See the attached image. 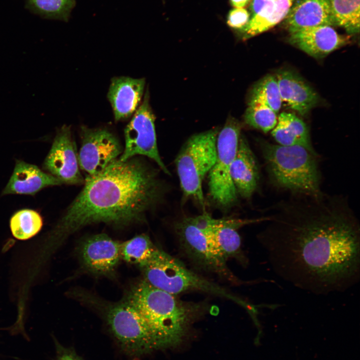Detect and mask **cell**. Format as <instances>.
<instances>
[{"instance_id": "obj_1", "label": "cell", "mask_w": 360, "mask_h": 360, "mask_svg": "<svg viewBox=\"0 0 360 360\" xmlns=\"http://www.w3.org/2000/svg\"><path fill=\"white\" fill-rule=\"evenodd\" d=\"M312 198L268 216L260 240L284 280L315 294L342 292L360 280L359 224L344 200Z\"/></svg>"}, {"instance_id": "obj_2", "label": "cell", "mask_w": 360, "mask_h": 360, "mask_svg": "<svg viewBox=\"0 0 360 360\" xmlns=\"http://www.w3.org/2000/svg\"><path fill=\"white\" fill-rule=\"evenodd\" d=\"M164 188L158 171L144 160H115L98 174L87 176L57 233L65 236L98 222L123 227L144 222L146 212L161 200Z\"/></svg>"}, {"instance_id": "obj_3", "label": "cell", "mask_w": 360, "mask_h": 360, "mask_svg": "<svg viewBox=\"0 0 360 360\" xmlns=\"http://www.w3.org/2000/svg\"><path fill=\"white\" fill-rule=\"evenodd\" d=\"M124 299L144 318L158 349L180 344L203 308L200 304L184 302L144 279L132 286Z\"/></svg>"}, {"instance_id": "obj_4", "label": "cell", "mask_w": 360, "mask_h": 360, "mask_svg": "<svg viewBox=\"0 0 360 360\" xmlns=\"http://www.w3.org/2000/svg\"><path fill=\"white\" fill-rule=\"evenodd\" d=\"M75 296L100 312L121 349L128 356L140 357L158 349L146 322L125 299L110 302L80 290L75 292Z\"/></svg>"}, {"instance_id": "obj_5", "label": "cell", "mask_w": 360, "mask_h": 360, "mask_svg": "<svg viewBox=\"0 0 360 360\" xmlns=\"http://www.w3.org/2000/svg\"><path fill=\"white\" fill-rule=\"evenodd\" d=\"M271 180L276 186L310 196L321 194L315 155L300 146L260 143Z\"/></svg>"}, {"instance_id": "obj_6", "label": "cell", "mask_w": 360, "mask_h": 360, "mask_svg": "<svg viewBox=\"0 0 360 360\" xmlns=\"http://www.w3.org/2000/svg\"><path fill=\"white\" fill-rule=\"evenodd\" d=\"M144 280L152 286L172 294L200 291L228 299L246 309L252 318L257 316L256 306L220 286L187 268L180 261L156 248L147 264L140 268Z\"/></svg>"}, {"instance_id": "obj_7", "label": "cell", "mask_w": 360, "mask_h": 360, "mask_svg": "<svg viewBox=\"0 0 360 360\" xmlns=\"http://www.w3.org/2000/svg\"><path fill=\"white\" fill-rule=\"evenodd\" d=\"M218 128L196 134L186 142L176 159L183 196L204 204L202 182L216 158Z\"/></svg>"}, {"instance_id": "obj_8", "label": "cell", "mask_w": 360, "mask_h": 360, "mask_svg": "<svg viewBox=\"0 0 360 360\" xmlns=\"http://www.w3.org/2000/svg\"><path fill=\"white\" fill-rule=\"evenodd\" d=\"M241 125L230 116L218 132L216 140V158L210 171V194L218 206L226 208L237 201V192L231 178L232 164L236 152Z\"/></svg>"}, {"instance_id": "obj_9", "label": "cell", "mask_w": 360, "mask_h": 360, "mask_svg": "<svg viewBox=\"0 0 360 360\" xmlns=\"http://www.w3.org/2000/svg\"><path fill=\"white\" fill-rule=\"evenodd\" d=\"M174 228L182 248L194 264L203 270L236 280L226 262L212 248L208 227L202 218H184L176 222Z\"/></svg>"}, {"instance_id": "obj_10", "label": "cell", "mask_w": 360, "mask_h": 360, "mask_svg": "<svg viewBox=\"0 0 360 360\" xmlns=\"http://www.w3.org/2000/svg\"><path fill=\"white\" fill-rule=\"evenodd\" d=\"M154 120L147 90L142 102L124 130L126 146L120 160L124 162L138 155L146 156L165 173L170 174L158 152Z\"/></svg>"}, {"instance_id": "obj_11", "label": "cell", "mask_w": 360, "mask_h": 360, "mask_svg": "<svg viewBox=\"0 0 360 360\" xmlns=\"http://www.w3.org/2000/svg\"><path fill=\"white\" fill-rule=\"evenodd\" d=\"M81 138L78 164L88 176L102 172L122 152L118 140L106 130L83 127Z\"/></svg>"}, {"instance_id": "obj_12", "label": "cell", "mask_w": 360, "mask_h": 360, "mask_svg": "<svg viewBox=\"0 0 360 360\" xmlns=\"http://www.w3.org/2000/svg\"><path fill=\"white\" fill-rule=\"evenodd\" d=\"M78 166L76 145L70 128L64 125L56 134L43 168L62 183L72 184L84 182Z\"/></svg>"}, {"instance_id": "obj_13", "label": "cell", "mask_w": 360, "mask_h": 360, "mask_svg": "<svg viewBox=\"0 0 360 360\" xmlns=\"http://www.w3.org/2000/svg\"><path fill=\"white\" fill-rule=\"evenodd\" d=\"M121 242L104 234L92 236L83 240L78 248L82 264L88 272L112 276L121 258Z\"/></svg>"}, {"instance_id": "obj_14", "label": "cell", "mask_w": 360, "mask_h": 360, "mask_svg": "<svg viewBox=\"0 0 360 360\" xmlns=\"http://www.w3.org/2000/svg\"><path fill=\"white\" fill-rule=\"evenodd\" d=\"M212 248L218 256L226 262L235 258L243 264L246 262L241 249V238L237 229L245 224L260 222L265 218L254 220H216L204 214Z\"/></svg>"}, {"instance_id": "obj_15", "label": "cell", "mask_w": 360, "mask_h": 360, "mask_svg": "<svg viewBox=\"0 0 360 360\" xmlns=\"http://www.w3.org/2000/svg\"><path fill=\"white\" fill-rule=\"evenodd\" d=\"M348 37L338 34L332 26H318L290 32L289 42L318 59L326 57L347 44Z\"/></svg>"}, {"instance_id": "obj_16", "label": "cell", "mask_w": 360, "mask_h": 360, "mask_svg": "<svg viewBox=\"0 0 360 360\" xmlns=\"http://www.w3.org/2000/svg\"><path fill=\"white\" fill-rule=\"evenodd\" d=\"M282 104L302 116H306L318 103L316 92L300 76L289 70L277 72Z\"/></svg>"}, {"instance_id": "obj_17", "label": "cell", "mask_w": 360, "mask_h": 360, "mask_svg": "<svg viewBox=\"0 0 360 360\" xmlns=\"http://www.w3.org/2000/svg\"><path fill=\"white\" fill-rule=\"evenodd\" d=\"M145 85L144 78L120 76L112 78L108 98L116 121L126 119L137 110Z\"/></svg>"}, {"instance_id": "obj_18", "label": "cell", "mask_w": 360, "mask_h": 360, "mask_svg": "<svg viewBox=\"0 0 360 360\" xmlns=\"http://www.w3.org/2000/svg\"><path fill=\"white\" fill-rule=\"evenodd\" d=\"M62 184L57 178L42 171L36 166L16 160L12 175L2 194L34 195L44 188Z\"/></svg>"}, {"instance_id": "obj_19", "label": "cell", "mask_w": 360, "mask_h": 360, "mask_svg": "<svg viewBox=\"0 0 360 360\" xmlns=\"http://www.w3.org/2000/svg\"><path fill=\"white\" fill-rule=\"evenodd\" d=\"M330 0H297L286 18L290 32L318 26H334Z\"/></svg>"}, {"instance_id": "obj_20", "label": "cell", "mask_w": 360, "mask_h": 360, "mask_svg": "<svg viewBox=\"0 0 360 360\" xmlns=\"http://www.w3.org/2000/svg\"><path fill=\"white\" fill-rule=\"evenodd\" d=\"M231 178L237 193L246 198L252 196L258 185V171L254 155L244 136L239 139Z\"/></svg>"}, {"instance_id": "obj_21", "label": "cell", "mask_w": 360, "mask_h": 360, "mask_svg": "<svg viewBox=\"0 0 360 360\" xmlns=\"http://www.w3.org/2000/svg\"><path fill=\"white\" fill-rule=\"evenodd\" d=\"M272 134L278 144L300 146L316 156L306 124L293 114H280L277 124L272 130Z\"/></svg>"}, {"instance_id": "obj_22", "label": "cell", "mask_w": 360, "mask_h": 360, "mask_svg": "<svg viewBox=\"0 0 360 360\" xmlns=\"http://www.w3.org/2000/svg\"><path fill=\"white\" fill-rule=\"evenodd\" d=\"M294 0H274L252 16L241 31L244 38H248L264 32L286 18Z\"/></svg>"}, {"instance_id": "obj_23", "label": "cell", "mask_w": 360, "mask_h": 360, "mask_svg": "<svg viewBox=\"0 0 360 360\" xmlns=\"http://www.w3.org/2000/svg\"><path fill=\"white\" fill-rule=\"evenodd\" d=\"M360 0H330V6L334 26H339L350 34L360 31Z\"/></svg>"}, {"instance_id": "obj_24", "label": "cell", "mask_w": 360, "mask_h": 360, "mask_svg": "<svg viewBox=\"0 0 360 360\" xmlns=\"http://www.w3.org/2000/svg\"><path fill=\"white\" fill-rule=\"evenodd\" d=\"M156 248L148 236L138 235L121 243V258L127 262L142 268L150 259Z\"/></svg>"}, {"instance_id": "obj_25", "label": "cell", "mask_w": 360, "mask_h": 360, "mask_svg": "<svg viewBox=\"0 0 360 360\" xmlns=\"http://www.w3.org/2000/svg\"><path fill=\"white\" fill-rule=\"evenodd\" d=\"M254 102L264 104L278 112L282 104L276 76H266L254 86L248 102Z\"/></svg>"}, {"instance_id": "obj_26", "label": "cell", "mask_w": 360, "mask_h": 360, "mask_svg": "<svg viewBox=\"0 0 360 360\" xmlns=\"http://www.w3.org/2000/svg\"><path fill=\"white\" fill-rule=\"evenodd\" d=\"M42 226V219L37 212L23 209L16 212L10 220L12 235L18 240L28 239L37 234Z\"/></svg>"}, {"instance_id": "obj_27", "label": "cell", "mask_w": 360, "mask_h": 360, "mask_svg": "<svg viewBox=\"0 0 360 360\" xmlns=\"http://www.w3.org/2000/svg\"><path fill=\"white\" fill-rule=\"evenodd\" d=\"M244 120L248 126L266 133L272 130L278 122L277 113L261 103H248Z\"/></svg>"}, {"instance_id": "obj_28", "label": "cell", "mask_w": 360, "mask_h": 360, "mask_svg": "<svg viewBox=\"0 0 360 360\" xmlns=\"http://www.w3.org/2000/svg\"><path fill=\"white\" fill-rule=\"evenodd\" d=\"M74 0H32V5L44 14L54 16L64 15L69 12Z\"/></svg>"}, {"instance_id": "obj_29", "label": "cell", "mask_w": 360, "mask_h": 360, "mask_svg": "<svg viewBox=\"0 0 360 360\" xmlns=\"http://www.w3.org/2000/svg\"><path fill=\"white\" fill-rule=\"evenodd\" d=\"M249 20L250 14L246 9L234 8L229 12L226 22L230 27L242 30Z\"/></svg>"}, {"instance_id": "obj_30", "label": "cell", "mask_w": 360, "mask_h": 360, "mask_svg": "<svg viewBox=\"0 0 360 360\" xmlns=\"http://www.w3.org/2000/svg\"><path fill=\"white\" fill-rule=\"evenodd\" d=\"M56 350V360H84L71 348L63 346L55 340Z\"/></svg>"}, {"instance_id": "obj_31", "label": "cell", "mask_w": 360, "mask_h": 360, "mask_svg": "<svg viewBox=\"0 0 360 360\" xmlns=\"http://www.w3.org/2000/svg\"><path fill=\"white\" fill-rule=\"evenodd\" d=\"M271 2L268 0H252L251 5L252 16L259 12Z\"/></svg>"}, {"instance_id": "obj_32", "label": "cell", "mask_w": 360, "mask_h": 360, "mask_svg": "<svg viewBox=\"0 0 360 360\" xmlns=\"http://www.w3.org/2000/svg\"><path fill=\"white\" fill-rule=\"evenodd\" d=\"M251 0H230L232 6L235 8H244Z\"/></svg>"}, {"instance_id": "obj_33", "label": "cell", "mask_w": 360, "mask_h": 360, "mask_svg": "<svg viewBox=\"0 0 360 360\" xmlns=\"http://www.w3.org/2000/svg\"><path fill=\"white\" fill-rule=\"evenodd\" d=\"M268 0L273 1V0Z\"/></svg>"}]
</instances>
